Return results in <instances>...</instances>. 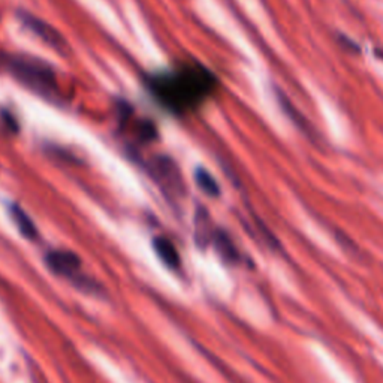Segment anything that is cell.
<instances>
[{
    "mask_svg": "<svg viewBox=\"0 0 383 383\" xmlns=\"http://www.w3.org/2000/svg\"><path fill=\"white\" fill-rule=\"evenodd\" d=\"M216 229L211 226V217L204 207H200L196 209L195 213V242L198 244V247L205 249L213 242V235H214Z\"/></svg>",
    "mask_w": 383,
    "mask_h": 383,
    "instance_id": "7",
    "label": "cell"
},
{
    "mask_svg": "<svg viewBox=\"0 0 383 383\" xmlns=\"http://www.w3.org/2000/svg\"><path fill=\"white\" fill-rule=\"evenodd\" d=\"M46 264L54 272V274L75 279L80 274L81 270V259L71 250L56 249L51 250L46 255Z\"/></svg>",
    "mask_w": 383,
    "mask_h": 383,
    "instance_id": "5",
    "label": "cell"
},
{
    "mask_svg": "<svg viewBox=\"0 0 383 383\" xmlns=\"http://www.w3.org/2000/svg\"><path fill=\"white\" fill-rule=\"evenodd\" d=\"M6 71L11 76L32 92L43 97L57 95V75L46 60L26 54H9L0 51V71Z\"/></svg>",
    "mask_w": 383,
    "mask_h": 383,
    "instance_id": "2",
    "label": "cell"
},
{
    "mask_svg": "<svg viewBox=\"0 0 383 383\" xmlns=\"http://www.w3.org/2000/svg\"><path fill=\"white\" fill-rule=\"evenodd\" d=\"M153 249H155V253L158 255V258L168 268L177 270L181 265V256L177 247H175L174 243L167 237H156L153 239Z\"/></svg>",
    "mask_w": 383,
    "mask_h": 383,
    "instance_id": "8",
    "label": "cell"
},
{
    "mask_svg": "<svg viewBox=\"0 0 383 383\" xmlns=\"http://www.w3.org/2000/svg\"><path fill=\"white\" fill-rule=\"evenodd\" d=\"M195 181L198 184V188L211 198H217L221 195V186L205 168H198L195 171Z\"/></svg>",
    "mask_w": 383,
    "mask_h": 383,
    "instance_id": "11",
    "label": "cell"
},
{
    "mask_svg": "<svg viewBox=\"0 0 383 383\" xmlns=\"http://www.w3.org/2000/svg\"><path fill=\"white\" fill-rule=\"evenodd\" d=\"M150 172L160 188L174 195H183L184 184L181 179V172L171 158L168 156H156L150 162Z\"/></svg>",
    "mask_w": 383,
    "mask_h": 383,
    "instance_id": "4",
    "label": "cell"
},
{
    "mask_svg": "<svg viewBox=\"0 0 383 383\" xmlns=\"http://www.w3.org/2000/svg\"><path fill=\"white\" fill-rule=\"evenodd\" d=\"M17 17L26 29H29L32 34L36 35L51 50H56L60 54L68 53V41L63 38V35L56 27H53L50 23H47L46 20H42L32 13H27V11H18Z\"/></svg>",
    "mask_w": 383,
    "mask_h": 383,
    "instance_id": "3",
    "label": "cell"
},
{
    "mask_svg": "<svg viewBox=\"0 0 383 383\" xmlns=\"http://www.w3.org/2000/svg\"><path fill=\"white\" fill-rule=\"evenodd\" d=\"M216 75L201 63L181 67L148 76L147 85L158 102L175 114L198 108L217 89Z\"/></svg>",
    "mask_w": 383,
    "mask_h": 383,
    "instance_id": "1",
    "label": "cell"
},
{
    "mask_svg": "<svg viewBox=\"0 0 383 383\" xmlns=\"http://www.w3.org/2000/svg\"><path fill=\"white\" fill-rule=\"evenodd\" d=\"M11 218H13L14 225L20 231V234L27 239H36L38 238V228L32 221V217L21 209L20 205H11L9 209Z\"/></svg>",
    "mask_w": 383,
    "mask_h": 383,
    "instance_id": "9",
    "label": "cell"
},
{
    "mask_svg": "<svg viewBox=\"0 0 383 383\" xmlns=\"http://www.w3.org/2000/svg\"><path fill=\"white\" fill-rule=\"evenodd\" d=\"M2 120H4V123H5L6 129H9L11 132H14V134L17 132V130H18V125H17V122H15V118H14L13 114H11L9 111H4Z\"/></svg>",
    "mask_w": 383,
    "mask_h": 383,
    "instance_id": "12",
    "label": "cell"
},
{
    "mask_svg": "<svg viewBox=\"0 0 383 383\" xmlns=\"http://www.w3.org/2000/svg\"><path fill=\"white\" fill-rule=\"evenodd\" d=\"M277 101L281 106V109L284 111V114H286L289 118H291V122L297 126L302 134L305 135H309V137H313V130L309 125L307 120H305V117L298 111L297 108L293 106V104L288 99V96L281 93L280 90H277Z\"/></svg>",
    "mask_w": 383,
    "mask_h": 383,
    "instance_id": "10",
    "label": "cell"
},
{
    "mask_svg": "<svg viewBox=\"0 0 383 383\" xmlns=\"http://www.w3.org/2000/svg\"><path fill=\"white\" fill-rule=\"evenodd\" d=\"M211 243L217 251V255L221 256V259H223L226 264L234 265L238 264L239 259H242V256H239V250L235 246L232 237L229 235L225 229H216Z\"/></svg>",
    "mask_w": 383,
    "mask_h": 383,
    "instance_id": "6",
    "label": "cell"
}]
</instances>
